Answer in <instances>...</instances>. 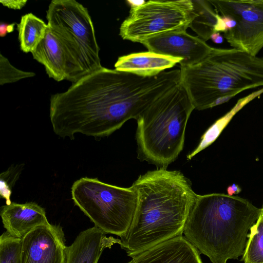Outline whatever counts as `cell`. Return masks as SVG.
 Wrapping results in <instances>:
<instances>
[{"mask_svg":"<svg viewBox=\"0 0 263 263\" xmlns=\"http://www.w3.org/2000/svg\"><path fill=\"white\" fill-rule=\"evenodd\" d=\"M106 234L95 226L80 232L67 247L66 263H98L105 249L120 243Z\"/></svg>","mask_w":263,"mask_h":263,"instance_id":"cell-15","label":"cell"},{"mask_svg":"<svg viewBox=\"0 0 263 263\" xmlns=\"http://www.w3.org/2000/svg\"><path fill=\"white\" fill-rule=\"evenodd\" d=\"M67 247L61 226H39L21 240V263H66Z\"/></svg>","mask_w":263,"mask_h":263,"instance_id":"cell-10","label":"cell"},{"mask_svg":"<svg viewBox=\"0 0 263 263\" xmlns=\"http://www.w3.org/2000/svg\"><path fill=\"white\" fill-rule=\"evenodd\" d=\"M196 15L191 28L198 37L206 42L216 32L227 31L222 16L215 10L209 0H192Z\"/></svg>","mask_w":263,"mask_h":263,"instance_id":"cell-17","label":"cell"},{"mask_svg":"<svg viewBox=\"0 0 263 263\" xmlns=\"http://www.w3.org/2000/svg\"><path fill=\"white\" fill-rule=\"evenodd\" d=\"M181 61V59L148 51L119 57L115 68L118 71L142 77H151L173 67Z\"/></svg>","mask_w":263,"mask_h":263,"instance_id":"cell-16","label":"cell"},{"mask_svg":"<svg viewBox=\"0 0 263 263\" xmlns=\"http://www.w3.org/2000/svg\"><path fill=\"white\" fill-rule=\"evenodd\" d=\"M21 240L7 232L0 237V263H21Z\"/></svg>","mask_w":263,"mask_h":263,"instance_id":"cell-21","label":"cell"},{"mask_svg":"<svg viewBox=\"0 0 263 263\" xmlns=\"http://www.w3.org/2000/svg\"><path fill=\"white\" fill-rule=\"evenodd\" d=\"M71 196L95 227L119 237L129 229L138 204V195L132 186L119 187L86 177L74 182Z\"/></svg>","mask_w":263,"mask_h":263,"instance_id":"cell-7","label":"cell"},{"mask_svg":"<svg viewBox=\"0 0 263 263\" xmlns=\"http://www.w3.org/2000/svg\"><path fill=\"white\" fill-rule=\"evenodd\" d=\"M221 16L230 17L236 26L223 33L233 48L253 56L263 48V0H209Z\"/></svg>","mask_w":263,"mask_h":263,"instance_id":"cell-9","label":"cell"},{"mask_svg":"<svg viewBox=\"0 0 263 263\" xmlns=\"http://www.w3.org/2000/svg\"><path fill=\"white\" fill-rule=\"evenodd\" d=\"M1 3L7 8L14 10H21L26 4L27 0H3Z\"/></svg>","mask_w":263,"mask_h":263,"instance_id":"cell-24","label":"cell"},{"mask_svg":"<svg viewBox=\"0 0 263 263\" xmlns=\"http://www.w3.org/2000/svg\"><path fill=\"white\" fill-rule=\"evenodd\" d=\"M1 216L4 228L11 236L22 239L35 228L49 223L45 209L35 202L2 206Z\"/></svg>","mask_w":263,"mask_h":263,"instance_id":"cell-13","label":"cell"},{"mask_svg":"<svg viewBox=\"0 0 263 263\" xmlns=\"http://www.w3.org/2000/svg\"><path fill=\"white\" fill-rule=\"evenodd\" d=\"M132 186L138 195L137 207L119 245L132 258L182 235L198 194L182 173L163 167L139 176Z\"/></svg>","mask_w":263,"mask_h":263,"instance_id":"cell-2","label":"cell"},{"mask_svg":"<svg viewBox=\"0 0 263 263\" xmlns=\"http://www.w3.org/2000/svg\"><path fill=\"white\" fill-rule=\"evenodd\" d=\"M148 51L181 59L180 68L193 66L204 60L214 48L186 31L165 33L142 41Z\"/></svg>","mask_w":263,"mask_h":263,"instance_id":"cell-11","label":"cell"},{"mask_svg":"<svg viewBox=\"0 0 263 263\" xmlns=\"http://www.w3.org/2000/svg\"><path fill=\"white\" fill-rule=\"evenodd\" d=\"M46 17L69 58L74 83L103 67L93 24L86 7L75 0H52Z\"/></svg>","mask_w":263,"mask_h":263,"instance_id":"cell-6","label":"cell"},{"mask_svg":"<svg viewBox=\"0 0 263 263\" xmlns=\"http://www.w3.org/2000/svg\"><path fill=\"white\" fill-rule=\"evenodd\" d=\"M241 260L244 263H263V215L251 228Z\"/></svg>","mask_w":263,"mask_h":263,"instance_id":"cell-20","label":"cell"},{"mask_svg":"<svg viewBox=\"0 0 263 263\" xmlns=\"http://www.w3.org/2000/svg\"><path fill=\"white\" fill-rule=\"evenodd\" d=\"M210 39L216 44H221L223 42L224 37L220 32H216L212 34Z\"/></svg>","mask_w":263,"mask_h":263,"instance_id":"cell-27","label":"cell"},{"mask_svg":"<svg viewBox=\"0 0 263 263\" xmlns=\"http://www.w3.org/2000/svg\"><path fill=\"white\" fill-rule=\"evenodd\" d=\"M196 15L192 0L144 1L130 7L129 15L120 26L119 35L141 43L161 34L186 31Z\"/></svg>","mask_w":263,"mask_h":263,"instance_id":"cell-8","label":"cell"},{"mask_svg":"<svg viewBox=\"0 0 263 263\" xmlns=\"http://www.w3.org/2000/svg\"><path fill=\"white\" fill-rule=\"evenodd\" d=\"M22 165L11 166L6 172L2 173L0 176V195L6 200V204L11 203L10 196L12 189L23 169Z\"/></svg>","mask_w":263,"mask_h":263,"instance_id":"cell-23","label":"cell"},{"mask_svg":"<svg viewBox=\"0 0 263 263\" xmlns=\"http://www.w3.org/2000/svg\"><path fill=\"white\" fill-rule=\"evenodd\" d=\"M48 27L43 20L32 13L22 15L16 24L21 50L25 53L34 51L44 39Z\"/></svg>","mask_w":263,"mask_h":263,"instance_id":"cell-18","label":"cell"},{"mask_svg":"<svg viewBox=\"0 0 263 263\" xmlns=\"http://www.w3.org/2000/svg\"><path fill=\"white\" fill-rule=\"evenodd\" d=\"M195 107L181 83L160 97L136 119L138 158L166 168L183 150Z\"/></svg>","mask_w":263,"mask_h":263,"instance_id":"cell-5","label":"cell"},{"mask_svg":"<svg viewBox=\"0 0 263 263\" xmlns=\"http://www.w3.org/2000/svg\"><path fill=\"white\" fill-rule=\"evenodd\" d=\"M128 263H134V262H133V261L132 260H131L129 262H128Z\"/></svg>","mask_w":263,"mask_h":263,"instance_id":"cell-29","label":"cell"},{"mask_svg":"<svg viewBox=\"0 0 263 263\" xmlns=\"http://www.w3.org/2000/svg\"><path fill=\"white\" fill-rule=\"evenodd\" d=\"M15 23L7 24L4 22H1L0 24V36L4 37L7 33L12 32L14 30Z\"/></svg>","mask_w":263,"mask_h":263,"instance_id":"cell-25","label":"cell"},{"mask_svg":"<svg viewBox=\"0 0 263 263\" xmlns=\"http://www.w3.org/2000/svg\"><path fill=\"white\" fill-rule=\"evenodd\" d=\"M262 93L263 87L238 100L235 106L229 112L216 121L206 130L201 137L200 142L196 148L187 156V159H191L198 153L213 143L235 115L246 105Z\"/></svg>","mask_w":263,"mask_h":263,"instance_id":"cell-19","label":"cell"},{"mask_svg":"<svg viewBox=\"0 0 263 263\" xmlns=\"http://www.w3.org/2000/svg\"><path fill=\"white\" fill-rule=\"evenodd\" d=\"M34 72L18 69L8 59L0 54V85L16 82L21 79L34 77Z\"/></svg>","mask_w":263,"mask_h":263,"instance_id":"cell-22","label":"cell"},{"mask_svg":"<svg viewBox=\"0 0 263 263\" xmlns=\"http://www.w3.org/2000/svg\"><path fill=\"white\" fill-rule=\"evenodd\" d=\"M168 89L163 73L142 77L103 67L72 83L66 91L51 95L53 130L70 139L77 133L108 136L128 120H136Z\"/></svg>","mask_w":263,"mask_h":263,"instance_id":"cell-1","label":"cell"},{"mask_svg":"<svg viewBox=\"0 0 263 263\" xmlns=\"http://www.w3.org/2000/svg\"><path fill=\"white\" fill-rule=\"evenodd\" d=\"M132 260L134 263H203L198 250L183 235L147 249Z\"/></svg>","mask_w":263,"mask_h":263,"instance_id":"cell-14","label":"cell"},{"mask_svg":"<svg viewBox=\"0 0 263 263\" xmlns=\"http://www.w3.org/2000/svg\"><path fill=\"white\" fill-rule=\"evenodd\" d=\"M261 209V214L263 215V204H262V208Z\"/></svg>","mask_w":263,"mask_h":263,"instance_id":"cell-28","label":"cell"},{"mask_svg":"<svg viewBox=\"0 0 263 263\" xmlns=\"http://www.w3.org/2000/svg\"><path fill=\"white\" fill-rule=\"evenodd\" d=\"M261 214V208L239 196L197 195L183 234L212 263H227L243 254L248 231Z\"/></svg>","mask_w":263,"mask_h":263,"instance_id":"cell-3","label":"cell"},{"mask_svg":"<svg viewBox=\"0 0 263 263\" xmlns=\"http://www.w3.org/2000/svg\"><path fill=\"white\" fill-rule=\"evenodd\" d=\"M31 54L34 60L44 66L49 78L58 82L66 80L72 83L74 82L67 53L49 26L44 39Z\"/></svg>","mask_w":263,"mask_h":263,"instance_id":"cell-12","label":"cell"},{"mask_svg":"<svg viewBox=\"0 0 263 263\" xmlns=\"http://www.w3.org/2000/svg\"><path fill=\"white\" fill-rule=\"evenodd\" d=\"M180 69L181 83L199 110L212 108L221 97L263 86V58L233 48H214L200 63Z\"/></svg>","mask_w":263,"mask_h":263,"instance_id":"cell-4","label":"cell"},{"mask_svg":"<svg viewBox=\"0 0 263 263\" xmlns=\"http://www.w3.org/2000/svg\"><path fill=\"white\" fill-rule=\"evenodd\" d=\"M227 191L228 195L234 196L239 194L241 191V189L236 183H233L228 187Z\"/></svg>","mask_w":263,"mask_h":263,"instance_id":"cell-26","label":"cell"}]
</instances>
